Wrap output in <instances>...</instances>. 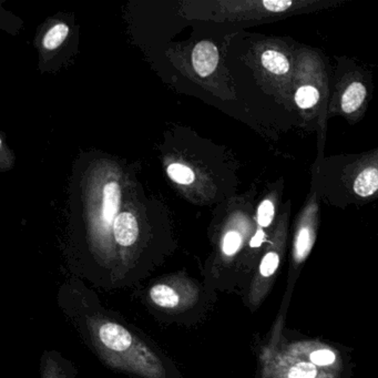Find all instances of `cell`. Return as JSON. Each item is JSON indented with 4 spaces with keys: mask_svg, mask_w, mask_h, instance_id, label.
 Listing matches in <instances>:
<instances>
[{
    "mask_svg": "<svg viewBox=\"0 0 378 378\" xmlns=\"http://www.w3.org/2000/svg\"><path fill=\"white\" fill-rule=\"evenodd\" d=\"M279 265V254L275 252H269L265 254V257L262 259L260 265V273L262 277H269L274 274Z\"/></svg>",
    "mask_w": 378,
    "mask_h": 378,
    "instance_id": "9a60e30c",
    "label": "cell"
},
{
    "mask_svg": "<svg viewBox=\"0 0 378 378\" xmlns=\"http://www.w3.org/2000/svg\"><path fill=\"white\" fill-rule=\"evenodd\" d=\"M265 233L263 232V230H257L255 235L252 238L251 242H250V246L251 248H260L262 245V243L265 242Z\"/></svg>",
    "mask_w": 378,
    "mask_h": 378,
    "instance_id": "d6986e66",
    "label": "cell"
},
{
    "mask_svg": "<svg viewBox=\"0 0 378 378\" xmlns=\"http://www.w3.org/2000/svg\"><path fill=\"white\" fill-rule=\"evenodd\" d=\"M262 65L272 74L281 76L287 74L289 70V62L284 55L277 50H267L262 54Z\"/></svg>",
    "mask_w": 378,
    "mask_h": 378,
    "instance_id": "ba28073f",
    "label": "cell"
},
{
    "mask_svg": "<svg viewBox=\"0 0 378 378\" xmlns=\"http://www.w3.org/2000/svg\"><path fill=\"white\" fill-rule=\"evenodd\" d=\"M310 360L315 366H328L335 362L336 356L332 350H318L311 354Z\"/></svg>",
    "mask_w": 378,
    "mask_h": 378,
    "instance_id": "e0dca14e",
    "label": "cell"
},
{
    "mask_svg": "<svg viewBox=\"0 0 378 378\" xmlns=\"http://www.w3.org/2000/svg\"><path fill=\"white\" fill-rule=\"evenodd\" d=\"M119 186L117 182H109L104 189V204H102V218L107 224H111L116 220L120 206Z\"/></svg>",
    "mask_w": 378,
    "mask_h": 378,
    "instance_id": "5b68a950",
    "label": "cell"
},
{
    "mask_svg": "<svg viewBox=\"0 0 378 378\" xmlns=\"http://www.w3.org/2000/svg\"><path fill=\"white\" fill-rule=\"evenodd\" d=\"M366 91L365 86L362 82H355L348 87V89L343 94L342 110L345 113L350 114L360 109V106L365 101Z\"/></svg>",
    "mask_w": 378,
    "mask_h": 378,
    "instance_id": "8992f818",
    "label": "cell"
},
{
    "mask_svg": "<svg viewBox=\"0 0 378 378\" xmlns=\"http://www.w3.org/2000/svg\"><path fill=\"white\" fill-rule=\"evenodd\" d=\"M43 378H67L64 372L61 371L58 364L52 360H47L46 367L43 369Z\"/></svg>",
    "mask_w": 378,
    "mask_h": 378,
    "instance_id": "ac0fdd59",
    "label": "cell"
},
{
    "mask_svg": "<svg viewBox=\"0 0 378 378\" xmlns=\"http://www.w3.org/2000/svg\"><path fill=\"white\" fill-rule=\"evenodd\" d=\"M320 100V92L313 86H303L295 94V102L301 109L314 107Z\"/></svg>",
    "mask_w": 378,
    "mask_h": 378,
    "instance_id": "30bf717a",
    "label": "cell"
},
{
    "mask_svg": "<svg viewBox=\"0 0 378 378\" xmlns=\"http://www.w3.org/2000/svg\"><path fill=\"white\" fill-rule=\"evenodd\" d=\"M89 325L96 346L111 365L145 378L165 377L162 362L122 325L106 318H92Z\"/></svg>",
    "mask_w": 378,
    "mask_h": 378,
    "instance_id": "6da1fadb",
    "label": "cell"
},
{
    "mask_svg": "<svg viewBox=\"0 0 378 378\" xmlns=\"http://www.w3.org/2000/svg\"><path fill=\"white\" fill-rule=\"evenodd\" d=\"M151 301L165 310H178L196 302L198 291L187 283L163 282L153 285L149 292Z\"/></svg>",
    "mask_w": 378,
    "mask_h": 378,
    "instance_id": "7a4b0ae2",
    "label": "cell"
},
{
    "mask_svg": "<svg viewBox=\"0 0 378 378\" xmlns=\"http://www.w3.org/2000/svg\"><path fill=\"white\" fill-rule=\"evenodd\" d=\"M242 245V236L239 232L230 231L224 235L222 250L223 253L228 257H232L236 252L239 251Z\"/></svg>",
    "mask_w": 378,
    "mask_h": 378,
    "instance_id": "4fadbf2b",
    "label": "cell"
},
{
    "mask_svg": "<svg viewBox=\"0 0 378 378\" xmlns=\"http://www.w3.org/2000/svg\"><path fill=\"white\" fill-rule=\"evenodd\" d=\"M114 239L120 245H133L139 235V226L137 218L129 212L117 216L113 222Z\"/></svg>",
    "mask_w": 378,
    "mask_h": 378,
    "instance_id": "277c9868",
    "label": "cell"
},
{
    "mask_svg": "<svg viewBox=\"0 0 378 378\" xmlns=\"http://www.w3.org/2000/svg\"><path fill=\"white\" fill-rule=\"evenodd\" d=\"M274 204L271 200H265L260 204L257 210V223L262 228H267L271 226L274 218Z\"/></svg>",
    "mask_w": 378,
    "mask_h": 378,
    "instance_id": "5bb4252c",
    "label": "cell"
},
{
    "mask_svg": "<svg viewBox=\"0 0 378 378\" xmlns=\"http://www.w3.org/2000/svg\"><path fill=\"white\" fill-rule=\"evenodd\" d=\"M313 242H314V238L310 228L306 226L301 228L297 234L296 241H295L294 257L296 262H303L306 259L312 250Z\"/></svg>",
    "mask_w": 378,
    "mask_h": 378,
    "instance_id": "9c48e42d",
    "label": "cell"
},
{
    "mask_svg": "<svg viewBox=\"0 0 378 378\" xmlns=\"http://www.w3.org/2000/svg\"><path fill=\"white\" fill-rule=\"evenodd\" d=\"M353 188L357 196L363 198L373 196L378 190V170L368 168L362 171L354 181Z\"/></svg>",
    "mask_w": 378,
    "mask_h": 378,
    "instance_id": "52a82bcc",
    "label": "cell"
},
{
    "mask_svg": "<svg viewBox=\"0 0 378 378\" xmlns=\"http://www.w3.org/2000/svg\"><path fill=\"white\" fill-rule=\"evenodd\" d=\"M168 174L174 182L180 184H191L194 181V173L187 165L172 163L169 165Z\"/></svg>",
    "mask_w": 378,
    "mask_h": 378,
    "instance_id": "7c38bea8",
    "label": "cell"
},
{
    "mask_svg": "<svg viewBox=\"0 0 378 378\" xmlns=\"http://www.w3.org/2000/svg\"><path fill=\"white\" fill-rule=\"evenodd\" d=\"M318 375L316 366L307 362H301L291 368L289 378H315Z\"/></svg>",
    "mask_w": 378,
    "mask_h": 378,
    "instance_id": "2e32d148",
    "label": "cell"
},
{
    "mask_svg": "<svg viewBox=\"0 0 378 378\" xmlns=\"http://www.w3.org/2000/svg\"><path fill=\"white\" fill-rule=\"evenodd\" d=\"M193 67L199 76L208 77L213 74L218 64V51L211 41H201L192 54Z\"/></svg>",
    "mask_w": 378,
    "mask_h": 378,
    "instance_id": "3957f363",
    "label": "cell"
},
{
    "mask_svg": "<svg viewBox=\"0 0 378 378\" xmlns=\"http://www.w3.org/2000/svg\"><path fill=\"white\" fill-rule=\"evenodd\" d=\"M69 33L68 26L60 23V25L55 26L43 38V46L49 50H54L58 48L61 43H64L65 39L67 38Z\"/></svg>",
    "mask_w": 378,
    "mask_h": 378,
    "instance_id": "8fae6325",
    "label": "cell"
}]
</instances>
